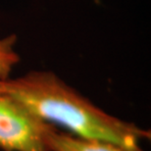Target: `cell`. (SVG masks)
<instances>
[{
	"label": "cell",
	"instance_id": "cell-1",
	"mask_svg": "<svg viewBox=\"0 0 151 151\" xmlns=\"http://www.w3.org/2000/svg\"><path fill=\"white\" fill-rule=\"evenodd\" d=\"M0 93L43 122L59 125L80 137L110 141L131 149H140V141L151 137L150 131L105 112L52 72L32 71L2 80Z\"/></svg>",
	"mask_w": 151,
	"mask_h": 151
},
{
	"label": "cell",
	"instance_id": "cell-4",
	"mask_svg": "<svg viewBox=\"0 0 151 151\" xmlns=\"http://www.w3.org/2000/svg\"><path fill=\"white\" fill-rule=\"evenodd\" d=\"M16 43L15 35L0 38V81L8 78L13 68L20 61V56L15 48Z\"/></svg>",
	"mask_w": 151,
	"mask_h": 151
},
{
	"label": "cell",
	"instance_id": "cell-3",
	"mask_svg": "<svg viewBox=\"0 0 151 151\" xmlns=\"http://www.w3.org/2000/svg\"><path fill=\"white\" fill-rule=\"evenodd\" d=\"M47 145L49 151H144L142 148L131 149L110 141L80 137L58 131L54 126L47 134Z\"/></svg>",
	"mask_w": 151,
	"mask_h": 151
},
{
	"label": "cell",
	"instance_id": "cell-2",
	"mask_svg": "<svg viewBox=\"0 0 151 151\" xmlns=\"http://www.w3.org/2000/svg\"><path fill=\"white\" fill-rule=\"evenodd\" d=\"M53 125L0 93V148L4 151H49L47 134Z\"/></svg>",
	"mask_w": 151,
	"mask_h": 151
}]
</instances>
